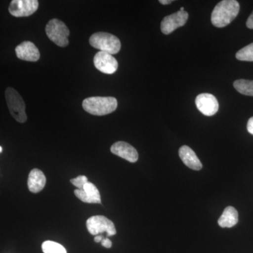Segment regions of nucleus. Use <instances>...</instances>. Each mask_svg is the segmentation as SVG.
Listing matches in <instances>:
<instances>
[{
  "label": "nucleus",
  "mask_w": 253,
  "mask_h": 253,
  "mask_svg": "<svg viewBox=\"0 0 253 253\" xmlns=\"http://www.w3.org/2000/svg\"><path fill=\"white\" fill-rule=\"evenodd\" d=\"M240 4L236 0H223L213 9L211 21L217 28H224L230 24L239 14Z\"/></svg>",
  "instance_id": "f257e3e1"
},
{
  "label": "nucleus",
  "mask_w": 253,
  "mask_h": 253,
  "mask_svg": "<svg viewBox=\"0 0 253 253\" xmlns=\"http://www.w3.org/2000/svg\"><path fill=\"white\" fill-rule=\"evenodd\" d=\"M84 111L94 116H106L114 112L118 107V101L114 97L93 96L86 98L83 102Z\"/></svg>",
  "instance_id": "f03ea898"
},
{
  "label": "nucleus",
  "mask_w": 253,
  "mask_h": 253,
  "mask_svg": "<svg viewBox=\"0 0 253 253\" xmlns=\"http://www.w3.org/2000/svg\"><path fill=\"white\" fill-rule=\"evenodd\" d=\"M89 44L100 51L111 55L118 54L121 48V43L117 37L104 32L94 33L89 38Z\"/></svg>",
  "instance_id": "7ed1b4c3"
},
{
  "label": "nucleus",
  "mask_w": 253,
  "mask_h": 253,
  "mask_svg": "<svg viewBox=\"0 0 253 253\" xmlns=\"http://www.w3.org/2000/svg\"><path fill=\"white\" fill-rule=\"evenodd\" d=\"M5 97L11 116L18 123L26 122V104L19 93L14 88L8 87L5 91Z\"/></svg>",
  "instance_id": "20e7f679"
},
{
  "label": "nucleus",
  "mask_w": 253,
  "mask_h": 253,
  "mask_svg": "<svg viewBox=\"0 0 253 253\" xmlns=\"http://www.w3.org/2000/svg\"><path fill=\"white\" fill-rule=\"evenodd\" d=\"M46 34L50 41L56 45L65 47L68 45V36L70 35L69 29L63 21L54 18L50 20L45 28Z\"/></svg>",
  "instance_id": "39448f33"
},
{
  "label": "nucleus",
  "mask_w": 253,
  "mask_h": 253,
  "mask_svg": "<svg viewBox=\"0 0 253 253\" xmlns=\"http://www.w3.org/2000/svg\"><path fill=\"white\" fill-rule=\"evenodd\" d=\"M86 229L91 235L97 236L106 232L107 236L116 235V226L112 221L104 216L97 215L89 217L86 220Z\"/></svg>",
  "instance_id": "423d86ee"
},
{
  "label": "nucleus",
  "mask_w": 253,
  "mask_h": 253,
  "mask_svg": "<svg viewBox=\"0 0 253 253\" xmlns=\"http://www.w3.org/2000/svg\"><path fill=\"white\" fill-rule=\"evenodd\" d=\"M39 2L37 0H13L10 3L9 11L15 17H26L38 10Z\"/></svg>",
  "instance_id": "0eeeda50"
},
{
  "label": "nucleus",
  "mask_w": 253,
  "mask_h": 253,
  "mask_svg": "<svg viewBox=\"0 0 253 253\" xmlns=\"http://www.w3.org/2000/svg\"><path fill=\"white\" fill-rule=\"evenodd\" d=\"M188 18L189 14L185 11H178L174 14L166 16L161 22V31L165 35L170 34L178 28L184 26Z\"/></svg>",
  "instance_id": "6e6552de"
},
{
  "label": "nucleus",
  "mask_w": 253,
  "mask_h": 253,
  "mask_svg": "<svg viewBox=\"0 0 253 253\" xmlns=\"http://www.w3.org/2000/svg\"><path fill=\"white\" fill-rule=\"evenodd\" d=\"M94 63L95 67L105 74H113L118 68L117 60L113 57V55L104 51L96 53L94 58Z\"/></svg>",
  "instance_id": "1a4fd4ad"
},
{
  "label": "nucleus",
  "mask_w": 253,
  "mask_h": 253,
  "mask_svg": "<svg viewBox=\"0 0 253 253\" xmlns=\"http://www.w3.org/2000/svg\"><path fill=\"white\" fill-rule=\"evenodd\" d=\"M196 105L200 112L206 116H214L219 110V103L214 95L204 93L196 99Z\"/></svg>",
  "instance_id": "9d476101"
},
{
  "label": "nucleus",
  "mask_w": 253,
  "mask_h": 253,
  "mask_svg": "<svg viewBox=\"0 0 253 253\" xmlns=\"http://www.w3.org/2000/svg\"><path fill=\"white\" fill-rule=\"evenodd\" d=\"M15 51H16V56L23 61L35 62V61H38L41 57L39 49L34 43L30 41L23 42L16 46Z\"/></svg>",
  "instance_id": "9b49d317"
},
{
  "label": "nucleus",
  "mask_w": 253,
  "mask_h": 253,
  "mask_svg": "<svg viewBox=\"0 0 253 253\" xmlns=\"http://www.w3.org/2000/svg\"><path fill=\"white\" fill-rule=\"evenodd\" d=\"M74 194L78 199L86 204H101V195L99 190L92 183H87L83 189L75 190Z\"/></svg>",
  "instance_id": "f8f14e48"
},
{
  "label": "nucleus",
  "mask_w": 253,
  "mask_h": 253,
  "mask_svg": "<svg viewBox=\"0 0 253 253\" xmlns=\"http://www.w3.org/2000/svg\"><path fill=\"white\" fill-rule=\"evenodd\" d=\"M111 151L113 154L130 163H136L139 158L137 151L131 145L125 141H118L113 144L111 146Z\"/></svg>",
  "instance_id": "ddd939ff"
},
{
  "label": "nucleus",
  "mask_w": 253,
  "mask_h": 253,
  "mask_svg": "<svg viewBox=\"0 0 253 253\" xmlns=\"http://www.w3.org/2000/svg\"><path fill=\"white\" fill-rule=\"evenodd\" d=\"M179 157L188 168L194 170L202 169L203 165L196 153L188 146H181L179 150Z\"/></svg>",
  "instance_id": "4468645a"
},
{
  "label": "nucleus",
  "mask_w": 253,
  "mask_h": 253,
  "mask_svg": "<svg viewBox=\"0 0 253 253\" xmlns=\"http://www.w3.org/2000/svg\"><path fill=\"white\" fill-rule=\"evenodd\" d=\"M46 184V177L41 169H33L28 176V186L33 194L41 192Z\"/></svg>",
  "instance_id": "2eb2a0df"
},
{
  "label": "nucleus",
  "mask_w": 253,
  "mask_h": 253,
  "mask_svg": "<svg viewBox=\"0 0 253 253\" xmlns=\"http://www.w3.org/2000/svg\"><path fill=\"white\" fill-rule=\"evenodd\" d=\"M238 221L239 214L237 211L232 206H228L218 219V224L222 228H231L235 226Z\"/></svg>",
  "instance_id": "dca6fc26"
},
{
  "label": "nucleus",
  "mask_w": 253,
  "mask_h": 253,
  "mask_svg": "<svg viewBox=\"0 0 253 253\" xmlns=\"http://www.w3.org/2000/svg\"><path fill=\"white\" fill-rule=\"evenodd\" d=\"M234 86L241 94L253 96V81L237 80L234 82Z\"/></svg>",
  "instance_id": "f3484780"
},
{
  "label": "nucleus",
  "mask_w": 253,
  "mask_h": 253,
  "mask_svg": "<svg viewBox=\"0 0 253 253\" xmlns=\"http://www.w3.org/2000/svg\"><path fill=\"white\" fill-rule=\"evenodd\" d=\"M42 249L44 253H67L63 246L51 241H44L42 245Z\"/></svg>",
  "instance_id": "a211bd4d"
},
{
  "label": "nucleus",
  "mask_w": 253,
  "mask_h": 253,
  "mask_svg": "<svg viewBox=\"0 0 253 253\" xmlns=\"http://www.w3.org/2000/svg\"><path fill=\"white\" fill-rule=\"evenodd\" d=\"M236 57L239 61H253V42L240 49Z\"/></svg>",
  "instance_id": "6ab92c4d"
},
{
  "label": "nucleus",
  "mask_w": 253,
  "mask_h": 253,
  "mask_svg": "<svg viewBox=\"0 0 253 253\" xmlns=\"http://www.w3.org/2000/svg\"><path fill=\"white\" fill-rule=\"evenodd\" d=\"M71 182L73 185L76 186L78 189H83L84 186L88 182V180L86 176L80 175L75 179H71Z\"/></svg>",
  "instance_id": "aec40b11"
},
{
  "label": "nucleus",
  "mask_w": 253,
  "mask_h": 253,
  "mask_svg": "<svg viewBox=\"0 0 253 253\" xmlns=\"http://www.w3.org/2000/svg\"><path fill=\"white\" fill-rule=\"evenodd\" d=\"M101 243V245L106 249H111L112 247V242H111V240L107 239V238L103 239Z\"/></svg>",
  "instance_id": "412c9836"
},
{
  "label": "nucleus",
  "mask_w": 253,
  "mask_h": 253,
  "mask_svg": "<svg viewBox=\"0 0 253 253\" xmlns=\"http://www.w3.org/2000/svg\"><path fill=\"white\" fill-rule=\"evenodd\" d=\"M247 129L250 134L253 135V117L250 118L247 125Z\"/></svg>",
  "instance_id": "4be33fe9"
},
{
  "label": "nucleus",
  "mask_w": 253,
  "mask_h": 253,
  "mask_svg": "<svg viewBox=\"0 0 253 253\" xmlns=\"http://www.w3.org/2000/svg\"><path fill=\"white\" fill-rule=\"evenodd\" d=\"M246 26H247V27L250 28V29H253V11L252 14L250 15L249 18H248Z\"/></svg>",
  "instance_id": "5701e85b"
},
{
  "label": "nucleus",
  "mask_w": 253,
  "mask_h": 253,
  "mask_svg": "<svg viewBox=\"0 0 253 253\" xmlns=\"http://www.w3.org/2000/svg\"><path fill=\"white\" fill-rule=\"evenodd\" d=\"M159 2L163 5H167L173 2V0H160Z\"/></svg>",
  "instance_id": "b1692460"
},
{
  "label": "nucleus",
  "mask_w": 253,
  "mask_h": 253,
  "mask_svg": "<svg viewBox=\"0 0 253 253\" xmlns=\"http://www.w3.org/2000/svg\"><path fill=\"white\" fill-rule=\"evenodd\" d=\"M104 239H103V236L101 235H97L95 236L94 241L96 243H100L101 242V241Z\"/></svg>",
  "instance_id": "393cba45"
},
{
  "label": "nucleus",
  "mask_w": 253,
  "mask_h": 253,
  "mask_svg": "<svg viewBox=\"0 0 253 253\" xmlns=\"http://www.w3.org/2000/svg\"><path fill=\"white\" fill-rule=\"evenodd\" d=\"M1 151H2V148H1V146H0V153H1Z\"/></svg>",
  "instance_id": "a878e982"
}]
</instances>
